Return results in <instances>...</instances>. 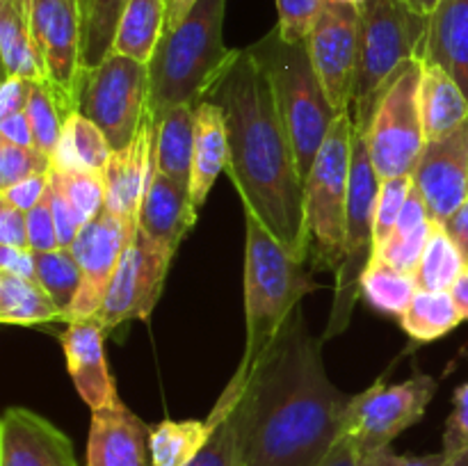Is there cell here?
<instances>
[{
  "instance_id": "29",
  "label": "cell",
  "mask_w": 468,
  "mask_h": 466,
  "mask_svg": "<svg viewBox=\"0 0 468 466\" xmlns=\"http://www.w3.org/2000/svg\"><path fill=\"white\" fill-rule=\"evenodd\" d=\"M55 320L67 323V313L55 304L41 283L0 272V323L18 327H37Z\"/></svg>"
},
{
  "instance_id": "18",
  "label": "cell",
  "mask_w": 468,
  "mask_h": 466,
  "mask_svg": "<svg viewBox=\"0 0 468 466\" xmlns=\"http://www.w3.org/2000/svg\"><path fill=\"white\" fill-rule=\"evenodd\" d=\"M155 164V117L146 108L144 122L133 144L112 151L103 169L105 208L117 217L137 224L146 183Z\"/></svg>"
},
{
  "instance_id": "60",
  "label": "cell",
  "mask_w": 468,
  "mask_h": 466,
  "mask_svg": "<svg viewBox=\"0 0 468 466\" xmlns=\"http://www.w3.org/2000/svg\"><path fill=\"white\" fill-rule=\"evenodd\" d=\"M466 268H468V265H466Z\"/></svg>"
},
{
  "instance_id": "22",
  "label": "cell",
  "mask_w": 468,
  "mask_h": 466,
  "mask_svg": "<svg viewBox=\"0 0 468 466\" xmlns=\"http://www.w3.org/2000/svg\"><path fill=\"white\" fill-rule=\"evenodd\" d=\"M419 59L451 73L468 99V0L439 3Z\"/></svg>"
},
{
  "instance_id": "30",
  "label": "cell",
  "mask_w": 468,
  "mask_h": 466,
  "mask_svg": "<svg viewBox=\"0 0 468 466\" xmlns=\"http://www.w3.org/2000/svg\"><path fill=\"white\" fill-rule=\"evenodd\" d=\"M110 155H112V149L103 131L80 112H73L64 123L62 140L53 155V169L58 172L90 169V172L103 174Z\"/></svg>"
},
{
  "instance_id": "13",
  "label": "cell",
  "mask_w": 468,
  "mask_h": 466,
  "mask_svg": "<svg viewBox=\"0 0 468 466\" xmlns=\"http://www.w3.org/2000/svg\"><path fill=\"white\" fill-rule=\"evenodd\" d=\"M174 256L160 249L137 228L123 251L99 313L94 315L105 332L131 320H146L163 295L165 279Z\"/></svg>"
},
{
  "instance_id": "49",
  "label": "cell",
  "mask_w": 468,
  "mask_h": 466,
  "mask_svg": "<svg viewBox=\"0 0 468 466\" xmlns=\"http://www.w3.org/2000/svg\"><path fill=\"white\" fill-rule=\"evenodd\" d=\"M35 82L32 78L5 76L3 87H0V117L26 112Z\"/></svg>"
},
{
  "instance_id": "55",
  "label": "cell",
  "mask_w": 468,
  "mask_h": 466,
  "mask_svg": "<svg viewBox=\"0 0 468 466\" xmlns=\"http://www.w3.org/2000/svg\"><path fill=\"white\" fill-rule=\"evenodd\" d=\"M199 3V0H167V14H165V32L174 30V27L178 26V23L183 21V18L190 14V9L195 7V5Z\"/></svg>"
},
{
  "instance_id": "16",
  "label": "cell",
  "mask_w": 468,
  "mask_h": 466,
  "mask_svg": "<svg viewBox=\"0 0 468 466\" xmlns=\"http://www.w3.org/2000/svg\"><path fill=\"white\" fill-rule=\"evenodd\" d=\"M430 219L443 224L468 199V119L460 128L428 142L414 174Z\"/></svg>"
},
{
  "instance_id": "39",
  "label": "cell",
  "mask_w": 468,
  "mask_h": 466,
  "mask_svg": "<svg viewBox=\"0 0 468 466\" xmlns=\"http://www.w3.org/2000/svg\"><path fill=\"white\" fill-rule=\"evenodd\" d=\"M434 222L419 224V227L410 228V231H393V236L388 238L387 245L373 256V259H382L387 263H391L393 268L402 270V272L414 274L416 268L420 265L425 249H428L430 236H432Z\"/></svg>"
},
{
  "instance_id": "26",
  "label": "cell",
  "mask_w": 468,
  "mask_h": 466,
  "mask_svg": "<svg viewBox=\"0 0 468 466\" xmlns=\"http://www.w3.org/2000/svg\"><path fill=\"white\" fill-rule=\"evenodd\" d=\"M0 55L5 76L41 80L32 37V0H0Z\"/></svg>"
},
{
  "instance_id": "53",
  "label": "cell",
  "mask_w": 468,
  "mask_h": 466,
  "mask_svg": "<svg viewBox=\"0 0 468 466\" xmlns=\"http://www.w3.org/2000/svg\"><path fill=\"white\" fill-rule=\"evenodd\" d=\"M441 227L446 228V233L452 238V242L460 247L462 256H464L468 265V199L441 224Z\"/></svg>"
},
{
  "instance_id": "41",
  "label": "cell",
  "mask_w": 468,
  "mask_h": 466,
  "mask_svg": "<svg viewBox=\"0 0 468 466\" xmlns=\"http://www.w3.org/2000/svg\"><path fill=\"white\" fill-rule=\"evenodd\" d=\"M327 3L329 0H277V30L282 39L291 44H306Z\"/></svg>"
},
{
  "instance_id": "36",
  "label": "cell",
  "mask_w": 468,
  "mask_h": 466,
  "mask_svg": "<svg viewBox=\"0 0 468 466\" xmlns=\"http://www.w3.org/2000/svg\"><path fill=\"white\" fill-rule=\"evenodd\" d=\"M26 112L27 119H30L32 135H35V146L53 160L59 140H62L67 117L59 110L58 101H55L53 91H50V87L46 82H35Z\"/></svg>"
},
{
  "instance_id": "3",
  "label": "cell",
  "mask_w": 468,
  "mask_h": 466,
  "mask_svg": "<svg viewBox=\"0 0 468 466\" xmlns=\"http://www.w3.org/2000/svg\"><path fill=\"white\" fill-rule=\"evenodd\" d=\"M227 0H199L174 30L163 32L149 59V101L155 119L169 108L197 103L227 73L238 48L224 46Z\"/></svg>"
},
{
  "instance_id": "24",
  "label": "cell",
  "mask_w": 468,
  "mask_h": 466,
  "mask_svg": "<svg viewBox=\"0 0 468 466\" xmlns=\"http://www.w3.org/2000/svg\"><path fill=\"white\" fill-rule=\"evenodd\" d=\"M420 114L425 144L448 135L468 119V99L455 78L437 64L423 62L420 78Z\"/></svg>"
},
{
  "instance_id": "32",
  "label": "cell",
  "mask_w": 468,
  "mask_h": 466,
  "mask_svg": "<svg viewBox=\"0 0 468 466\" xmlns=\"http://www.w3.org/2000/svg\"><path fill=\"white\" fill-rule=\"evenodd\" d=\"M128 0H80L82 9V46L80 69H96L112 53L114 35L119 18L126 9Z\"/></svg>"
},
{
  "instance_id": "28",
  "label": "cell",
  "mask_w": 468,
  "mask_h": 466,
  "mask_svg": "<svg viewBox=\"0 0 468 466\" xmlns=\"http://www.w3.org/2000/svg\"><path fill=\"white\" fill-rule=\"evenodd\" d=\"M215 428L218 423H213L210 418L160 420L158 425L151 428V466H187L208 446Z\"/></svg>"
},
{
  "instance_id": "40",
  "label": "cell",
  "mask_w": 468,
  "mask_h": 466,
  "mask_svg": "<svg viewBox=\"0 0 468 466\" xmlns=\"http://www.w3.org/2000/svg\"><path fill=\"white\" fill-rule=\"evenodd\" d=\"M411 183H414L411 176H398L382 181V185H379L378 210H375V254L387 245V240L396 231L402 206L410 196Z\"/></svg>"
},
{
  "instance_id": "31",
  "label": "cell",
  "mask_w": 468,
  "mask_h": 466,
  "mask_svg": "<svg viewBox=\"0 0 468 466\" xmlns=\"http://www.w3.org/2000/svg\"><path fill=\"white\" fill-rule=\"evenodd\" d=\"M464 323L451 291H416L400 315V324L411 338L420 343H432L446 336Z\"/></svg>"
},
{
  "instance_id": "11",
  "label": "cell",
  "mask_w": 468,
  "mask_h": 466,
  "mask_svg": "<svg viewBox=\"0 0 468 466\" xmlns=\"http://www.w3.org/2000/svg\"><path fill=\"white\" fill-rule=\"evenodd\" d=\"M437 388V379L423 373L400 384L378 379L373 387L350 397L343 434L355 441L359 455L384 450L423 418Z\"/></svg>"
},
{
  "instance_id": "51",
  "label": "cell",
  "mask_w": 468,
  "mask_h": 466,
  "mask_svg": "<svg viewBox=\"0 0 468 466\" xmlns=\"http://www.w3.org/2000/svg\"><path fill=\"white\" fill-rule=\"evenodd\" d=\"M428 219H430V210H428V204H425L423 192L416 187V183H411L410 196H407L405 206H402V213H400V219H398L396 231H410V228L419 227V224L428 222Z\"/></svg>"
},
{
  "instance_id": "45",
  "label": "cell",
  "mask_w": 468,
  "mask_h": 466,
  "mask_svg": "<svg viewBox=\"0 0 468 466\" xmlns=\"http://www.w3.org/2000/svg\"><path fill=\"white\" fill-rule=\"evenodd\" d=\"M443 450L451 457L468 450V382L462 384L452 396V411L443 432Z\"/></svg>"
},
{
  "instance_id": "33",
  "label": "cell",
  "mask_w": 468,
  "mask_h": 466,
  "mask_svg": "<svg viewBox=\"0 0 468 466\" xmlns=\"http://www.w3.org/2000/svg\"><path fill=\"white\" fill-rule=\"evenodd\" d=\"M359 291L375 311L400 318L402 311L414 300L419 286H416L414 274L402 272L382 259H373L361 277Z\"/></svg>"
},
{
  "instance_id": "50",
  "label": "cell",
  "mask_w": 468,
  "mask_h": 466,
  "mask_svg": "<svg viewBox=\"0 0 468 466\" xmlns=\"http://www.w3.org/2000/svg\"><path fill=\"white\" fill-rule=\"evenodd\" d=\"M0 272H9L14 274V277L39 283L35 254H32L30 249H21V247L0 245Z\"/></svg>"
},
{
  "instance_id": "5",
  "label": "cell",
  "mask_w": 468,
  "mask_h": 466,
  "mask_svg": "<svg viewBox=\"0 0 468 466\" xmlns=\"http://www.w3.org/2000/svg\"><path fill=\"white\" fill-rule=\"evenodd\" d=\"M247 50L268 78L279 117L295 149L302 181L306 183L318 151L341 112L329 101L306 44L282 39L274 27Z\"/></svg>"
},
{
  "instance_id": "44",
  "label": "cell",
  "mask_w": 468,
  "mask_h": 466,
  "mask_svg": "<svg viewBox=\"0 0 468 466\" xmlns=\"http://www.w3.org/2000/svg\"><path fill=\"white\" fill-rule=\"evenodd\" d=\"M27 238H30L32 254L53 251L59 247L58 227H55L48 192H46V196L35 206V208L27 210Z\"/></svg>"
},
{
  "instance_id": "43",
  "label": "cell",
  "mask_w": 468,
  "mask_h": 466,
  "mask_svg": "<svg viewBox=\"0 0 468 466\" xmlns=\"http://www.w3.org/2000/svg\"><path fill=\"white\" fill-rule=\"evenodd\" d=\"M48 196H50V208H53L55 227H58L59 247H64V249H71L73 242H76V238H78V233H80L82 227H85V222H82V217L78 215V210L73 208L71 201L67 199L62 185H59L58 178H55L53 174H50Z\"/></svg>"
},
{
  "instance_id": "46",
  "label": "cell",
  "mask_w": 468,
  "mask_h": 466,
  "mask_svg": "<svg viewBox=\"0 0 468 466\" xmlns=\"http://www.w3.org/2000/svg\"><path fill=\"white\" fill-rule=\"evenodd\" d=\"M452 457L446 450L432 455H398L391 448L361 455L359 466H451Z\"/></svg>"
},
{
  "instance_id": "35",
  "label": "cell",
  "mask_w": 468,
  "mask_h": 466,
  "mask_svg": "<svg viewBox=\"0 0 468 466\" xmlns=\"http://www.w3.org/2000/svg\"><path fill=\"white\" fill-rule=\"evenodd\" d=\"M35 263L39 283L53 297L55 304L67 313L69 323V309H71L73 300L80 291V265H78L76 256H73L71 249L58 247L53 251L35 254Z\"/></svg>"
},
{
  "instance_id": "52",
  "label": "cell",
  "mask_w": 468,
  "mask_h": 466,
  "mask_svg": "<svg viewBox=\"0 0 468 466\" xmlns=\"http://www.w3.org/2000/svg\"><path fill=\"white\" fill-rule=\"evenodd\" d=\"M0 140H7L18 146H35V135H32L27 112L0 117Z\"/></svg>"
},
{
  "instance_id": "54",
  "label": "cell",
  "mask_w": 468,
  "mask_h": 466,
  "mask_svg": "<svg viewBox=\"0 0 468 466\" xmlns=\"http://www.w3.org/2000/svg\"><path fill=\"white\" fill-rule=\"evenodd\" d=\"M359 450H356L355 441L350 437L343 434L341 439L336 441V446L329 450V455L320 461L318 466H359Z\"/></svg>"
},
{
  "instance_id": "8",
  "label": "cell",
  "mask_w": 468,
  "mask_h": 466,
  "mask_svg": "<svg viewBox=\"0 0 468 466\" xmlns=\"http://www.w3.org/2000/svg\"><path fill=\"white\" fill-rule=\"evenodd\" d=\"M379 178L370 158L368 142L361 131L352 135V172H350V201H347V233L346 260L336 272L334 309L329 315L324 338L338 336L350 324L352 309L361 297V277L375 256V210H378Z\"/></svg>"
},
{
  "instance_id": "2",
  "label": "cell",
  "mask_w": 468,
  "mask_h": 466,
  "mask_svg": "<svg viewBox=\"0 0 468 466\" xmlns=\"http://www.w3.org/2000/svg\"><path fill=\"white\" fill-rule=\"evenodd\" d=\"M219 105L227 122V172L242 208L291 251L309 263L304 224V181L272 90L247 48L233 58L218 85L206 96Z\"/></svg>"
},
{
  "instance_id": "27",
  "label": "cell",
  "mask_w": 468,
  "mask_h": 466,
  "mask_svg": "<svg viewBox=\"0 0 468 466\" xmlns=\"http://www.w3.org/2000/svg\"><path fill=\"white\" fill-rule=\"evenodd\" d=\"M165 14L167 0H128L119 18L112 53L149 64L165 32Z\"/></svg>"
},
{
  "instance_id": "6",
  "label": "cell",
  "mask_w": 468,
  "mask_h": 466,
  "mask_svg": "<svg viewBox=\"0 0 468 466\" xmlns=\"http://www.w3.org/2000/svg\"><path fill=\"white\" fill-rule=\"evenodd\" d=\"M428 30V14L416 12L405 0L359 5V58L350 103L355 131L366 132L398 69L407 59L420 58Z\"/></svg>"
},
{
  "instance_id": "21",
  "label": "cell",
  "mask_w": 468,
  "mask_h": 466,
  "mask_svg": "<svg viewBox=\"0 0 468 466\" xmlns=\"http://www.w3.org/2000/svg\"><path fill=\"white\" fill-rule=\"evenodd\" d=\"M197 213L199 210L192 204L190 187L178 185L176 181L165 176L163 172H158L155 163L140 206L137 228L160 249L174 256L186 240L187 231L195 227Z\"/></svg>"
},
{
  "instance_id": "15",
  "label": "cell",
  "mask_w": 468,
  "mask_h": 466,
  "mask_svg": "<svg viewBox=\"0 0 468 466\" xmlns=\"http://www.w3.org/2000/svg\"><path fill=\"white\" fill-rule=\"evenodd\" d=\"M306 48L334 108L341 114L350 112L359 58V7L329 0L306 39Z\"/></svg>"
},
{
  "instance_id": "17",
  "label": "cell",
  "mask_w": 468,
  "mask_h": 466,
  "mask_svg": "<svg viewBox=\"0 0 468 466\" xmlns=\"http://www.w3.org/2000/svg\"><path fill=\"white\" fill-rule=\"evenodd\" d=\"M0 466H78L62 429L26 407H9L0 423Z\"/></svg>"
},
{
  "instance_id": "10",
  "label": "cell",
  "mask_w": 468,
  "mask_h": 466,
  "mask_svg": "<svg viewBox=\"0 0 468 466\" xmlns=\"http://www.w3.org/2000/svg\"><path fill=\"white\" fill-rule=\"evenodd\" d=\"M420 78L423 59H407L384 91L364 132L370 158L382 181L411 176L425 149Z\"/></svg>"
},
{
  "instance_id": "59",
  "label": "cell",
  "mask_w": 468,
  "mask_h": 466,
  "mask_svg": "<svg viewBox=\"0 0 468 466\" xmlns=\"http://www.w3.org/2000/svg\"><path fill=\"white\" fill-rule=\"evenodd\" d=\"M341 3H350V5H356V7H359V5H364L366 0H341Z\"/></svg>"
},
{
  "instance_id": "9",
  "label": "cell",
  "mask_w": 468,
  "mask_h": 466,
  "mask_svg": "<svg viewBox=\"0 0 468 466\" xmlns=\"http://www.w3.org/2000/svg\"><path fill=\"white\" fill-rule=\"evenodd\" d=\"M149 101L146 64L110 53L90 71H80L76 112L103 131L110 149L123 151L140 132Z\"/></svg>"
},
{
  "instance_id": "37",
  "label": "cell",
  "mask_w": 468,
  "mask_h": 466,
  "mask_svg": "<svg viewBox=\"0 0 468 466\" xmlns=\"http://www.w3.org/2000/svg\"><path fill=\"white\" fill-rule=\"evenodd\" d=\"M50 174L58 178L64 195L85 224L105 208V181L101 172H90V169L58 172V169H53Z\"/></svg>"
},
{
  "instance_id": "1",
  "label": "cell",
  "mask_w": 468,
  "mask_h": 466,
  "mask_svg": "<svg viewBox=\"0 0 468 466\" xmlns=\"http://www.w3.org/2000/svg\"><path fill=\"white\" fill-rule=\"evenodd\" d=\"M297 306L270 350L233 375L208 418L233 414L238 466H318L343 437L350 397L329 379Z\"/></svg>"
},
{
  "instance_id": "19",
  "label": "cell",
  "mask_w": 468,
  "mask_h": 466,
  "mask_svg": "<svg viewBox=\"0 0 468 466\" xmlns=\"http://www.w3.org/2000/svg\"><path fill=\"white\" fill-rule=\"evenodd\" d=\"M103 336L105 329L96 318L73 320L59 336L69 375L91 411L122 402L108 364H105Z\"/></svg>"
},
{
  "instance_id": "38",
  "label": "cell",
  "mask_w": 468,
  "mask_h": 466,
  "mask_svg": "<svg viewBox=\"0 0 468 466\" xmlns=\"http://www.w3.org/2000/svg\"><path fill=\"white\" fill-rule=\"evenodd\" d=\"M53 160L37 146H18L0 140V190L30 176H48Z\"/></svg>"
},
{
  "instance_id": "57",
  "label": "cell",
  "mask_w": 468,
  "mask_h": 466,
  "mask_svg": "<svg viewBox=\"0 0 468 466\" xmlns=\"http://www.w3.org/2000/svg\"><path fill=\"white\" fill-rule=\"evenodd\" d=\"M405 3L410 5V7H414L416 12L428 14V16H432L434 9L439 7V3H441V0H405Z\"/></svg>"
},
{
  "instance_id": "58",
  "label": "cell",
  "mask_w": 468,
  "mask_h": 466,
  "mask_svg": "<svg viewBox=\"0 0 468 466\" xmlns=\"http://www.w3.org/2000/svg\"><path fill=\"white\" fill-rule=\"evenodd\" d=\"M451 466H468V450L460 452V455H455V457H452Z\"/></svg>"
},
{
  "instance_id": "42",
  "label": "cell",
  "mask_w": 468,
  "mask_h": 466,
  "mask_svg": "<svg viewBox=\"0 0 468 466\" xmlns=\"http://www.w3.org/2000/svg\"><path fill=\"white\" fill-rule=\"evenodd\" d=\"M187 466H238V443L233 414H227L219 420L208 446Z\"/></svg>"
},
{
  "instance_id": "7",
  "label": "cell",
  "mask_w": 468,
  "mask_h": 466,
  "mask_svg": "<svg viewBox=\"0 0 468 466\" xmlns=\"http://www.w3.org/2000/svg\"><path fill=\"white\" fill-rule=\"evenodd\" d=\"M352 135L350 112L341 114L318 151L304 183V224L309 263L336 274L346 260L347 201H350Z\"/></svg>"
},
{
  "instance_id": "56",
  "label": "cell",
  "mask_w": 468,
  "mask_h": 466,
  "mask_svg": "<svg viewBox=\"0 0 468 466\" xmlns=\"http://www.w3.org/2000/svg\"><path fill=\"white\" fill-rule=\"evenodd\" d=\"M451 295L455 300L457 309H460L462 318L468 320V268L460 274V279L455 281V286L451 288Z\"/></svg>"
},
{
  "instance_id": "25",
  "label": "cell",
  "mask_w": 468,
  "mask_h": 466,
  "mask_svg": "<svg viewBox=\"0 0 468 466\" xmlns=\"http://www.w3.org/2000/svg\"><path fill=\"white\" fill-rule=\"evenodd\" d=\"M195 160V108L176 105L155 119V163L158 172L190 187Z\"/></svg>"
},
{
  "instance_id": "14",
  "label": "cell",
  "mask_w": 468,
  "mask_h": 466,
  "mask_svg": "<svg viewBox=\"0 0 468 466\" xmlns=\"http://www.w3.org/2000/svg\"><path fill=\"white\" fill-rule=\"evenodd\" d=\"M135 231L137 224L117 217L108 208L101 210L94 219L82 227L71 247L80 265V291L69 309V323L94 318L99 313L105 292L119 268V260Z\"/></svg>"
},
{
  "instance_id": "12",
  "label": "cell",
  "mask_w": 468,
  "mask_h": 466,
  "mask_svg": "<svg viewBox=\"0 0 468 466\" xmlns=\"http://www.w3.org/2000/svg\"><path fill=\"white\" fill-rule=\"evenodd\" d=\"M32 37L41 82L50 87L64 117L76 112L80 80L82 9L80 0H32Z\"/></svg>"
},
{
  "instance_id": "23",
  "label": "cell",
  "mask_w": 468,
  "mask_h": 466,
  "mask_svg": "<svg viewBox=\"0 0 468 466\" xmlns=\"http://www.w3.org/2000/svg\"><path fill=\"white\" fill-rule=\"evenodd\" d=\"M229 163L227 122L219 105L204 99L195 105V160H192V204L199 210L208 199L219 172Z\"/></svg>"
},
{
  "instance_id": "47",
  "label": "cell",
  "mask_w": 468,
  "mask_h": 466,
  "mask_svg": "<svg viewBox=\"0 0 468 466\" xmlns=\"http://www.w3.org/2000/svg\"><path fill=\"white\" fill-rule=\"evenodd\" d=\"M0 245L30 249L27 213H23L21 208H16V206L5 199H0Z\"/></svg>"
},
{
  "instance_id": "34",
  "label": "cell",
  "mask_w": 468,
  "mask_h": 466,
  "mask_svg": "<svg viewBox=\"0 0 468 466\" xmlns=\"http://www.w3.org/2000/svg\"><path fill=\"white\" fill-rule=\"evenodd\" d=\"M466 270V259L441 224H434L414 279L419 291H451Z\"/></svg>"
},
{
  "instance_id": "48",
  "label": "cell",
  "mask_w": 468,
  "mask_h": 466,
  "mask_svg": "<svg viewBox=\"0 0 468 466\" xmlns=\"http://www.w3.org/2000/svg\"><path fill=\"white\" fill-rule=\"evenodd\" d=\"M48 183H50V174L48 176H30L21 183H14V185L3 187L0 190V199L9 201L12 206L21 208L23 213L35 208L41 199L48 192Z\"/></svg>"
},
{
  "instance_id": "4",
  "label": "cell",
  "mask_w": 468,
  "mask_h": 466,
  "mask_svg": "<svg viewBox=\"0 0 468 466\" xmlns=\"http://www.w3.org/2000/svg\"><path fill=\"white\" fill-rule=\"evenodd\" d=\"M245 324L247 345L236 375L250 373L251 365L270 350L300 302L320 288L306 260L295 259L254 213L245 210Z\"/></svg>"
},
{
  "instance_id": "20",
  "label": "cell",
  "mask_w": 468,
  "mask_h": 466,
  "mask_svg": "<svg viewBox=\"0 0 468 466\" xmlns=\"http://www.w3.org/2000/svg\"><path fill=\"white\" fill-rule=\"evenodd\" d=\"M151 428L123 402L91 411L87 466H151Z\"/></svg>"
}]
</instances>
